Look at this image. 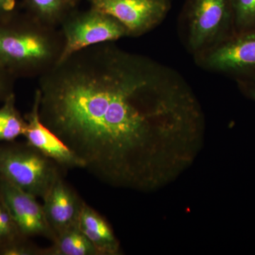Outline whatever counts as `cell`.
<instances>
[{
    "label": "cell",
    "mask_w": 255,
    "mask_h": 255,
    "mask_svg": "<svg viewBox=\"0 0 255 255\" xmlns=\"http://www.w3.org/2000/svg\"><path fill=\"white\" fill-rule=\"evenodd\" d=\"M41 122L108 185L150 192L173 182L199 155L205 116L174 69L101 43L38 78Z\"/></svg>",
    "instance_id": "6da1fadb"
},
{
    "label": "cell",
    "mask_w": 255,
    "mask_h": 255,
    "mask_svg": "<svg viewBox=\"0 0 255 255\" xmlns=\"http://www.w3.org/2000/svg\"><path fill=\"white\" fill-rule=\"evenodd\" d=\"M63 46L59 28L26 11L0 21V66L16 79L40 78L58 63Z\"/></svg>",
    "instance_id": "7a4b0ae2"
},
{
    "label": "cell",
    "mask_w": 255,
    "mask_h": 255,
    "mask_svg": "<svg viewBox=\"0 0 255 255\" xmlns=\"http://www.w3.org/2000/svg\"><path fill=\"white\" fill-rule=\"evenodd\" d=\"M179 23L194 58L236 34L231 0H185Z\"/></svg>",
    "instance_id": "3957f363"
},
{
    "label": "cell",
    "mask_w": 255,
    "mask_h": 255,
    "mask_svg": "<svg viewBox=\"0 0 255 255\" xmlns=\"http://www.w3.org/2000/svg\"><path fill=\"white\" fill-rule=\"evenodd\" d=\"M64 168L27 142L0 143V178L43 199Z\"/></svg>",
    "instance_id": "277c9868"
},
{
    "label": "cell",
    "mask_w": 255,
    "mask_h": 255,
    "mask_svg": "<svg viewBox=\"0 0 255 255\" xmlns=\"http://www.w3.org/2000/svg\"><path fill=\"white\" fill-rule=\"evenodd\" d=\"M59 28L64 39L60 60L89 47L128 37L127 30L117 18L92 6L84 11L75 10Z\"/></svg>",
    "instance_id": "5b68a950"
},
{
    "label": "cell",
    "mask_w": 255,
    "mask_h": 255,
    "mask_svg": "<svg viewBox=\"0 0 255 255\" xmlns=\"http://www.w3.org/2000/svg\"><path fill=\"white\" fill-rule=\"evenodd\" d=\"M194 59L204 70L229 75L238 83L255 84V31L235 34Z\"/></svg>",
    "instance_id": "8992f818"
},
{
    "label": "cell",
    "mask_w": 255,
    "mask_h": 255,
    "mask_svg": "<svg viewBox=\"0 0 255 255\" xmlns=\"http://www.w3.org/2000/svg\"><path fill=\"white\" fill-rule=\"evenodd\" d=\"M90 6L112 15L128 37L141 36L159 26L171 9V0H88Z\"/></svg>",
    "instance_id": "52a82bcc"
},
{
    "label": "cell",
    "mask_w": 255,
    "mask_h": 255,
    "mask_svg": "<svg viewBox=\"0 0 255 255\" xmlns=\"http://www.w3.org/2000/svg\"><path fill=\"white\" fill-rule=\"evenodd\" d=\"M0 196L20 232L26 237H43L52 243L56 236L47 221L43 206L36 197L0 178Z\"/></svg>",
    "instance_id": "ba28073f"
},
{
    "label": "cell",
    "mask_w": 255,
    "mask_h": 255,
    "mask_svg": "<svg viewBox=\"0 0 255 255\" xmlns=\"http://www.w3.org/2000/svg\"><path fill=\"white\" fill-rule=\"evenodd\" d=\"M39 90L36 89L31 110L25 114L26 142L53 159L64 168L85 169V164L50 128L41 122L39 115Z\"/></svg>",
    "instance_id": "9c48e42d"
},
{
    "label": "cell",
    "mask_w": 255,
    "mask_h": 255,
    "mask_svg": "<svg viewBox=\"0 0 255 255\" xmlns=\"http://www.w3.org/2000/svg\"><path fill=\"white\" fill-rule=\"evenodd\" d=\"M47 221L55 236L78 227L85 201L76 191L60 177L43 199Z\"/></svg>",
    "instance_id": "30bf717a"
},
{
    "label": "cell",
    "mask_w": 255,
    "mask_h": 255,
    "mask_svg": "<svg viewBox=\"0 0 255 255\" xmlns=\"http://www.w3.org/2000/svg\"><path fill=\"white\" fill-rule=\"evenodd\" d=\"M78 227L100 255L120 254V243L110 225L102 215L86 203L82 208Z\"/></svg>",
    "instance_id": "8fae6325"
},
{
    "label": "cell",
    "mask_w": 255,
    "mask_h": 255,
    "mask_svg": "<svg viewBox=\"0 0 255 255\" xmlns=\"http://www.w3.org/2000/svg\"><path fill=\"white\" fill-rule=\"evenodd\" d=\"M80 0H21L25 11L48 26L59 28L69 14L78 9Z\"/></svg>",
    "instance_id": "7c38bea8"
},
{
    "label": "cell",
    "mask_w": 255,
    "mask_h": 255,
    "mask_svg": "<svg viewBox=\"0 0 255 255\" xmlns=\"http://www.w3.org/2000/svg\"><path fill=\"white\" fill-rule=\"evenodd\" d=\"M43 255H100L78 227L57 236L49 248H43Z\"/></svg>",
    "instance_id": "4fadbf2b"
},
{
    "label": "cell",
    "mask_w": 255,
    "mask_h": 255,
    "mask_svg": "<svg viewBox=\"0 0 255 255\" xmlns=\"http://www.w3.org/2000/svg\"><path fill=\"white\" fill-rule=\"evenodd\" d=\"M0 108V143L14 141L24 135L26 122L16 107V97L12 94L4 101Z\"/></svg>",
    "instance_id": "5bb4252c"
},
{
    "label": "cell",
    "mask_w": 255,
    "mask_h": 255,
    "mask_svg": "<svg viewBox=\"0 0 255 255\" xmlns=\"http://www.w3.org/2000/svg\"><path fill=\"white\" fill-rule=\"evenodd\" d=\"M235 33L255 31V0H231Z\"/></svg>",
    "instance_id": "9a60e30c"
},
{
    "label": "cell",
    "mask_w": 255,
    "mask_h": 255,
    "mask_svg": "<svg viewBox=\"0 0 255 255\" xmlns=\"http://www.w3.org/2000/svg\"><path fill=\"white\" fill-rule=\"evenodd\" d=\"M43 248H40L24 236L0 246V255H43Z\"/></svg>",
    "instance_id": "2e32d148"
},
{
    "label": "cell",
    "mask_w": 255,
    "mask_h": 255,
    "mask_svg": "<svg viewBox=\"0 0 255 255\" xmlns=\"http://www.w3.org/2000/svg\"><path fill=\"white\" fill-rule=\"evenodd\" d=\"M16 80L9 72L0 66V102H4L8 97L14 93Z\"/></svg>",
    "instance_id": "e0dca14e"
},
{
    "label": "cell",
    "mask_w": 255,
    "mask_h": 255,
    "mask_svg": "<svg viewBox=\"0 0 255 255\" xmlns=\"http://www.w3.org/2000/svg\"><path fill=\"white\" fill-rule=\"evenodd\" d=\"M18 11L17 0H0V21L11 17Z\"/></svg>",
    "instance_id": "ac0fdd59"
},
{
    "label": "cell",
    "mask_w": 255,
    "mask_h": 255,
    "mask_svg": "<svg viewBox=\"0 0 255 255\" xmlns=\"http://www.w3.org/2000/svg\"><path fill=\"white\" fill-rule=\"evenodd\" d=\"M238 86L245 95L255 102V84L238 83Z\"/></svg>",
    "instance_id": "d6986e66"
}]
</instances>
